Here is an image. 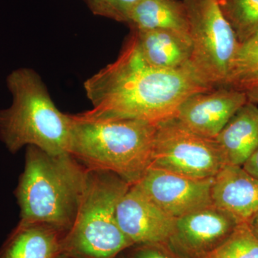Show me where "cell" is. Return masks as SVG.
<instances>
[{"label": "cell", "instance_id": "cell-1", "mask_svg": "<svg viewBox=\"0 0 258 258\" xmlns=\"http://www.w3.org/2000/svg\"><path fill=\"white\" fill-rule=\"evenodd\" d=\"M92 109L81 113L93 120H137L158 124L175 118L179 106L195 93L211 90L191 66L177 70L147 64L130 38L116 60L83 84Z\"/></svg>", "mask_w": 258, "mask_h": 258}, {"label": "cell", "instance_id": "cell-2", "mask_svg": "<svg viewBox=\"0 0 258 258\" xmlns=\"http://www.w3.org/2000/svg\"><path fill=\"white\" fill-rule=\"evenodd\" d=\"M88 169L69 153L52 155L28 146L15 191L20 222L69 230L83 196Z\"/></svg>", "mask_w": 258, "mask_h": 258}, {"label": "cell", "instance_id": "cell-3", "mask_svg": "<svg viewBox=\"0 0 258 258\" xmlns=\"http://www.w3.org/2000/svg\"><path fill=\"white\" fill-rule=\"evenodd\" d=\"M70 117L69 154L88 170L110 171L133 185L151 167L157 124Z\"/></svg>", "mask_w": 258, "mask_h": 258}, {"label": "cell", "instance_id": "cell-4", "mask_svg": "<svg viewBox=\"0 0 258 258\" xmlns=\"http://www.w3.org/2000/svg\"><path fill=\"white\" fill-rule=\"evenodd\" d=\"M6 81L13 101L0 110V140L8 151L33 146L52 155L69 154L71 117L56 107L40 75L20 68Z\"/></svg>", "mask_w": 258, "mask_h": 258}, {"label": "cell", "instance_id": "cell-5", "mask_svg": "<svg viewBox=\"0 0 258 258\" xmlns=\"http://www.w3.org/2000/svg\"><path fill=\"white\" fill-rule=\"evenodd\" d=\"M130 184L110 171L88 170L76 218L62 241L71 258H115L134 244L120 230L116 208Z\"/></svg>", "mask_w": 258, "mask_h": 258}, {"label": "cell", "instance_id": "cell-6", "mask_svg": "<svg viewBox=\"0 0 258 258\" xmlns=\"http://www.w3.org/2000/svg\"><path fill=\"white\" fill-rule=\"evenodd\" d=\"M192 45L190 66L207 87L227 83L240 42L222 13L218 0H181Z\"/></svg>", "mask_w": 258, "mask_h": 258}, {"label": "cell", "instance_id": "cell-7", "mask_svg": "<svg viewBox=\"0 0 258 258\" xmlns=\"http://www.w3.org/2000/svg\"><path fill=\"white\" fill-rule=\"evenodd\" d=\"M225 165V157L215 139L194 133L176 118L158 123L151 167L208 179L215 177Z\"/></svg>", "mask_w": 258, "mask_h": 258}, {"label": "cell", "instance_id": "cell-8", "mask_svg": "<svg viewBox=\"0 0 258 258\" xmlns=\"http://www.w3.org/2000/svg\"><path fill=\"white\" fill-rule=\"evenodd\" d=\"M238 225L235 217L212 205L176 218L166 245L180 258H203Z\"/></svg>", "mask_w": 258, "mask_h": 258}, {"label": "cell", "instance_id": "cell-9", "mask_svg": "<svg viewBox=\"0 0 258 258\" xmlns=\"http://www.w3.org/2000/svg\"><path fill=\"white\" fill-rule=\"evenodd\" d=\"M214 177L194 179L149 167L137 186L164 212L174 218L213 205Z\"/></svg>", "mask_w": 258, "mask_h": 258}, {"label": "cell", "instance_id": "cell-10", "mask_svg": "<svg viewBox=\"0 0 258 258\" xmlns=\"http://www.w3.org/2000/svg\"><path fill=\"white\" fill-rule=\"evenodd\" d=\"M247 102L244 91L226 86L214 88L188 97L179 106L175 118L194 133L215 139Z\"/></svg>", "mask_w": 258, "mask_h": 258}, {"label": "cell", "instance_id": "cell-11", "mask_svg": "<svg viewBox=\"0 0 258 258\" xmlns=\"http://www.w3.org/2000/svg\"><path fill=\"white\" fill-rule=\"evenodd\" d=\"M120 230L134 245L165 244L176 218L159 208L136 184L130 185L117 205Z\"/></svg>", "mask_w": 258, "mask_h": 258}, {"label": "cell", "instance_id": "cell-12", "mask_svg": "<svg viewBox=\"0 0 258 258\" xmlns=\"http://www.w3.org/2000/svg\"><path fill=\"white\" fill-rule=\"evenodd\" d=\"M212 200L239 223H247L258 212V180L242 166L226 164L214 177Z\"/></svg>", "mask_w": 258, "mask_h": 258}, {"label": "cell", "instance_id": "cell-13", "mask_svg": "<svg viewBox=\"0 0 258 258\" xmlns=\"http://www.w3.org/2000/svg\"><path fill=\"white\" fill-rule=\"evenodd\" d=\"M128 37L153 68L177 70L190 64L192 45L189 37L169 30H132Z\"/></svg>", "mask_w": 258, "mask_h": 258}, {"label": "cell", "instance_id": "cell-14", "mask_svg": "<svg viewBox=\"0 0 258 258\" xmlns=\"http://www.w3.org/2000/svg\"><path fill=\"white\" fill-rule=\"evenodd\" d=\"M66 233L49 224L20 221L0 248V258H58Z\"/></svg>", "mask_w": 258, "mask_h": 258}, {"label": "cell", "instance_id": "cell-15", "mask_svg": "<svg viewBox=\"0 0 258 258\" xmlns=\"http://www.w3.org/2000/svg\"><path fill=\"white\" fill-rule=\"evenodd\" d=\"M215 140L226 164L243 165L258 147V107L247 102L222 129Z\"/></svg>", "mask_w": 258, "mask_h": 258}, {"label": "cell", "instance_id": "cell-16", "mask_svg": "<svg viewBox=\"0 0 258 258\" xmlns=\"http://www.w3.org/2000/svg\"><path fill=\"white\" fill-rule=\"evenodd\" d=\"M127 24L131 30H164L189 37L187 15L181 0H139Z\"/></svg>", "mask_w": 258, "mask_h": 258}, {"label": "cell", "instance_id": "cell-17", "mask_svg": "<svg viewBox=\"0 0 258 258\" xmlns=\"http://www.w3.org/2000/svg\"><path fill=\"white\" fill-rule=\"evenodd\" d=\"M225 86L244 92L258 87V31L240 43Z\"/></svg>", "mask_w": 258, "mask_h": 258}, {"label": "cell", "instance_id": "cell-18", "mask_svg": "<svg viewBox=\"0 0 258 258\" xmlns=\"http://www.w3.org/2000/svg\"><path fill=\"white\" fill-rule=\"evenodd\" d=\"M219 4L240 43L258 31V0H220Z\"/></svg>", "mask_w": 258, "mask_h": 258}, {"label": "cell", "instance_id": "cell-19", "mask_svg": "<svg viewBox=\"0 0 258 258\" xmlns=\"http://www.w3.org/2000/svg\"><path fill=\"white\" fill-rule=\"evenodd\" d=\"M203 258H258V238L241 223L219 247Z\"/></svg>", "mask_w": 258, "mask_h": 258}, {"label": "cell", "instance_id": "cell-20", "mask_svg": "<svg viewBox=\"0 0 258 258\" xmlns=\"http://www.w3.org/2000/svg\"><path fill=\"white\" fill-rule=\"evenodd\" d=\"M88 8L98 16L128 23L129 17L139 0H83Z\"/></svg>", "mask_w": 258, "mask_h": 258}, {"label": "cell", "instance_id": "cell-21", "mask_svg": "<svg viewBox=\"0 0 258 258\" xmlns=\"http://www.w3.org/2000/svg\"><path fill=\"white\" fill-rule=\"evenodd\" d=\"M129 258H180L165 244L136 245Z\"/></svg>", "mask_w": 258, "mask_h": 258}, {"label": "cell", "instance_id": "cell-22", "mask_svg": "<svg viewBox=\"0 0 258 258\" xmlns=\"http://www.w3.org/2000/svg\"><path fill=\"white\" fill-rule=\"evenodd\" d=\"M242 166L248 174L258 180V147Z\"/></svg>", "mask_w": 258, "mask_h": 258}, {"label": "cell", "instance_id": "cell-23", "mask_svg": "<svg viewBox=\"0 0 258 258\" xmlns=\"http://www.w3.org/2000/svg\"><path fill=\"white\" fill-rule=\"evenodd\" d=\"M252 233L258 238V212L247 222Z\"/></svg>", "mask_w": 258, "mask_h": 258}, {"label": "cell", "instance_id": "cell-24", "mask_svg": "<svg viewBox=\"0 0 258 258\" xmlns=\"http://www.w3.org/2000/svg\"><path fill=\"white\" fill-rule=\"evenodd\" d=\"M248 101L258 104V87L252 88L245 91Z\"/></svg>", "mask_w": 258, "mask_h": 258}, {"label": "cell", "instance_id": "cell-25", "mask_svg": "<svg viewBox=\"0 0 258 258\" xmlns=\"http://www.w3.org/2000/svg\"><path fill=\"white\" fill-rule=\"evenodd\" d=\"M58 258H71V257H68V256L64 255V254H61L60 257H59Z\"/></svg>", "mask_w": 258, "mask_h": 258}, {"label": "cell", "instance_id": "cell-26", "mask_svg": "<svg viewBox=\"0 0 258 258\" xmlns=\"http://www.w3.org/2000/svg\"><path fill=\"white\" fill-rule=\"evenodd\" d=\"M219 1H220V0H218V2H219Z\"/></svg>", "mask_w": 258, "mask_h": 258}]
</instances>
